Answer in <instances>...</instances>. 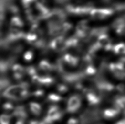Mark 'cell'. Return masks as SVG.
Returning <instances> with one entry per match:
<instances>
[{
  "label": "cell",
  "instance_id": "1",
  "mask_svg": "<svg viewBox=\"0 0 125 124\" xmlns=\"http://www.w3.org/2000/svg\"><path fill=\"white\" fill-rule=\"evenodd\" d=\"M81 104V101L80 96L77 95L71 96L68 102L67 111L70 113H73L79 109Z\"/></svg>",
  "mask_w": 125,
  "mask_h": 124
},
{
  "label": "cell",
  "instance_id": "2",
  "mask_svg": "<svg viewBox=\"0 0 125 124\" xmlns=\"http://www.w3.org/2000/svg\"><path fill=\"white\" fill-rule=\"evenodd\" d=\"M62 115V113L60 111L59 108L57 106L52 105L49 108L47 116L50 118L54 122L61 119Z\"/></svg>",
  "mask_w": 125,
  "mask_h": 124
},
{
  "label": "cell",
  "instance_id": "3",
  "mask_svg": "<svg viewBox=\"0 0 125 124\" xmlns=\"http://www.w3.org/2000/svg\"><path fill=\"white\" fill-rule=\"evenodd\" d=\"M19 91V85L10 86L3 92V96L8 99L16 101L17 96Z\"/></svg>",
  "mask_w": 125,
  "mask_h": 124
},
{
  "label": "cell",
  "instance_id": "4",
  "mask_svg": "<svg viewBox=\"0 0 125 124\" xmlns=\"http://www.w3.org/2000/svg\"><path fill=\"white\" fill-rule=\"evenodd\" d=\"M13 115L18 118L19 120L24 121L28 117V114L26 113L25 107L24 106H18L14 109Z\"/></svg>",
  "mask_w": 125,
  "mask_h": 124
},
{
  "label": "cell",
  "instance_id": "5",
  "mask_svg": "<svg viewBox=\"0 0 125 124\" xmlns=\"http://www.w3.org/2000/svg\"><path fill=\"white\" fill-rule=\"evenodd\" d=\"M86 97L91 106L97 105L101 101V96L97 95L94 91H86Z\"/></svg>",
  "mask_w": 125,
  "mask_h": 124
},
{
  "label": "cell",
  "instance_id": "6",
  "mask_svg": "<svg viewBox=\"0 0 125 124\" xmlns=\"http://www.w3.org/2000/svg\"><path fill=\"white\" fill-rule=\"evenodd\" d=\"M120 111L115 108L106 109L104 110L103 115L105 119H112L116 116L119 114Z\"/></svg>",
  "mask_w": 125,
  "mask_h": 124
},
{
  "label": "cell",
  "instance_id": "7",
  "mask_svg": "<svg viewBox=\"0 0 125 124\" xmlns=\"http://www.w3.org/2000/svg\"><path fill=\"white\" fill-rule=\"evenodd\" d=\"M29 106L31 112L36 115H39L41 112V107L39 104L35 102L29 103Z\"/></svg>",
  "mask_w": 125,
  "mask_h": 124
},
{
  "label": "cell",
  "instance_id": "8",
  "mask_svg": "<svg viewBox=\"0 0 125 124\" xmlns=\"http://www.w3.org/2000/svg\"><path fill=\"white\" fill-rule=\"evenodd\" d=\"M48 101L50 102H59L62 101V98L59 96V95L54 94H51L48 96L47 97Z\"/></svg>",
  "mask_w": 125,
  "mask_h": 124
},
{
  "label": "cell",
  "instance_id": "9",
  "mask_svg": "<svg viewBox=\"0 0 125 124\" xmlns=\"http://www.w3.org/2000/svg\"><path fill=\"white\" fill-rule=\"evenodd\" d=\"M10 116L6 114H2L1 116V124H10Z\"/></svg>",
  "mask_w": 125,
  "mask_h": 124
},
{
  "label": "cell",
  "instance_id": "10",
  "mask_svg": "<svg viewBox=\"0 0 125 124\" xmlns=\"http://www.w3.org/2000/svg\"><path fill=\"white\" fill-rule=\"evenodd\" d=\"M3 109L7 110V111H10V110H13L14 107H13V106L10 103L7 102L4 104L3 106Z\"/></svg>",
  "mask_w": 125,
  "mask_h": 124
},
{
  "label": "cell",
  "instance_id": "11",
  "mask_svg": "<svg viewBox=\"0 0 125 124\" xmlns=\"http://www.w3.org/2000/svg\"><path fill=\"white\" fill-rule=\"evenodd\" d=\"M58 91L60 93L64 94V93H65L68 91V88L65 85H59L58 86Z\"/></svg>",
  "mask_w": 125,
  "mask_h": 124
},
{
  "label": "cell",
  "instance_id": "12",
  "mask_svg": "<svg viewBox=\"0 0 125 124\" xmlns=\"http://www.w3.org/2000/svg\"><path fill=\"white\" fill-rule=\"evenodd\" d=\"M44 95V91L43 90H39L36 91H34L32 93V95L36 97H40L43 96Z\"/></svg>",
  "mask_w": 125,
  "mask_h": 124
},
{
  "label": "cell",
  "instance_id": "13",
  "mask_svg": "<svg viewBox=\"0 0 125 124\" xmlns=\"http://www.w3.org/2000/svg\"><path fill=\"white\" fill-rule=\"evenodd\" d=\"M79 123V120L75 118H70L68 121V124H78Z\"/></svg>",
  "mask_w": 125,
  "mask_h": 124
},
{
  "label": "cell",
  "instance_id": "14",
  "mask_svg": "<svg viewBox=\"0 0 125 124\" xmlns=\"http://www.w3.org/2000/svg\"><path fill=\"white\" fill-rule=\"evenodd\" d=\"M9 84V83L8 81H1V89L2 90L3 89L5 88L6 86H7Z\"/></svg>",
  "mask_w": 125,
  "mask_h": 124
},
{
  "label": "cell",
  "instance_id": "15",
  "mask_svg": "<svg viewBox=\"0 0 125 124\" xmlns=\"http://www.w3.org/2000/svg\"><path fill=\"white\" fill-rule=\"evenodd\" d=\"M117 89L119 90V91L120 92H124L125 88L124 85H119L117 86Z\"/></svg>",
  "mask_w": 125,
  "mask_h": 124
},
{
  "label": "cell",
  "instance_id": "16",
  "mask_svg": "<svg viewBox=\"0 0 125 124\" xmlns=\"http://www.w3.org/2000/svg\"><path fill=\"white\" fill-rule=\"evenodd\" d=\"M29 124H46L43 121H41V122H39V121H31Z\"/></svg>",
  "mask_w": 125,
  "mask_h": 124
},
{
  "label": "cell",
  "instance_id": "17",
  "mask_svg": "<svg viewBox=\"0 0 125 124\" xmlns=\"http://www.w3.org/2000/svg\"><path fill=\"white\" fill-rule=\"evenodd\" d=\"M15 124H24V121H23L18 120Z\"/></svg>",
  "mask_w": 125,
  "mask_h": 124
}]
</instances>
